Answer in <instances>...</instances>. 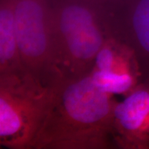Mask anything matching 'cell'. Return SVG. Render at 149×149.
<instances>
[{
    "mask_svg": "<svg viewBox=\"0 0 149 149\" xmlns=\"http://www.w3.org/2000/svg\"><path fill=\"white\" fill-rule=\"evenodd\" d=\"M51 95L31 149H107L111 137L113 95L90 76L49 85Z\"/></svg>",
    "mask_w": 149,
    "mask_h": 149,
    "instance_id": "cell-1",
    "label": "cell"
},
{
    "mask_svg": "<svg viewBox=\"0 0 149 149\" xmlns=\"http://www.w3.org/2000/svg\"><path fill=\"white\" fill-rule=\"evenodd\" d=\"M51 95V86L26 70L0 74V146L31 149Z\"/></svg>",
    "mask_w": 149,
    "mask_h": 149,
    "instance_id": "cell-3",
    "label": "cell"
},
{
    "mask_svg": "<svg viewBox=\"0 0 149 149\" xmlns=\"http://www.w3.org/2000/svg\"><path fill=\"white\" fill-rule=\"evenodd\" d=\"M90 76L101 91L124 96L144 78L133 50L111 35L98 52Z\"/></svg>",
    "mask_w": 149,
    "mask_h": 149,
    "instance_id": "cell-5",
    "label": "cell"
},
{
    "mask_svg": "<svg viewBox=\"0 0 149 149\" xmlns=\"http://www.w3.org/2000/svg\"><path fill=\"white\" fill-rule=\"evenodd\" d=\"M18 49L27 72L46 85L51 46V13L44 0H15Z\"/></svg>",
    "mask_w": 149,
    "mask_h": 149,
    "instance_id": "cell-4",
    "label": "cell"
},
{
    "mask_svg": "<svg viewBox=\"0 0 149 149\" xmlns=\"http://www.w3.org/2000/svg\"><path fill=\"white\" fill-rule=\"evenodd\" d=\"M15 0H3L0 9V74L26 70L22 64L17 40Z\"/></svg>",
    "mask_w": 149,
    "mask_h": 149,
    "instance_id": "cell-8",
    "label": "cell"
},
{
    "mask_svg": "<svg viewBox=\"0 0 149 149\" xmlns=\"http://www.w3.org/2000/svg\"><path fill=\"white\" fill-rule=\"evenodd\" d=\"M115 17H109L110 33L131 48L144 77L149 75V0L119 1Z\"/></svg>",
    "mask_w": 149,
    "mask_h": 149,
    "instance_id": "cell-7",
    "label": "cell"
},
{
    "mask_svg": "<svg viewBox=\"0 0 149 149\" xmlns=\"http://www.w3.org/2000/svg\"><path fill=\"white\" fill-rule=\"evenodd\" d=\"M93 3L68 0L51 13V46L46 85L91 73L110 36L109 19Z\"/></svg>",
    "mask_w": 149,
    "mask_h": 149,
    "instance_id": "cell-2",
    "label": "cell"
},
{
    "mask_svg": "<svg viewBox=\"0 0 149 149\" xmlns=\"http://www.w3.org/2000/svg\"><path fill=\"white\" fill-rule=\"evenodd\" d=\"M111 137L114 148L149 149V75L116 102Z\"/></svg>",
    "mask_w": 149,
    "mask_h": 149,
    "instance_id": "cell-6",
    "label": "cell"
}]
</instances>
